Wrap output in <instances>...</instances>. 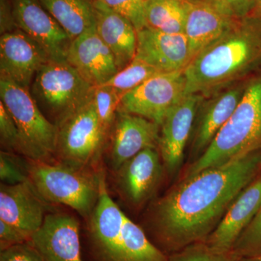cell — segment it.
<instances>
[{
	"mask_svg": "<svg viewBox=\"0 0 261 261\" xmlns=\"http://www.w3.org/2000/svg\"><path fill=\"white\" fill-rule=\"evenodd\" d=\"M29 161V180L46 202L68 206L86 219L90 217L99 197V173L92 176L62 163Z\"/></svg>",
	"mask_w": 261,
	"mask_h": 261,
	"instance_id": "52a82bcc",
	"label": "cell"
},
{
	"mask_svg": "<svg viewBox=\"0 0 261 261\" xmlns=\"http://www.w3.org/2000/svg\"><path fill=\"white\" fill-rule=\"evenodd\" d=\"M0 179L8 185H18L29 181L28 164L10 152H0Z\"/></svg>",
	"mask_w": 261,
	"mask_h": 261,
	"instance_id": "f1b7e54d",
	"label": "cell"
},
{
	"mask_svg": "<svg viewBox=\"0 0 261 261\" xmlns=\"http://www.w3.org/2000/svg\"><path fill=\"white\" fill-rule=\"evenodd\" d=\"M160 73H163L145 62L135 58L126 68L119 70L103 85L113 87L123 97V94Z\"/></svg>",
	"mask_w": 261,
	"mask_h": 261,
	"instance_id": "d4e9b609",
	"label": "cell"
},
{
	"mask_svg": "<svg viewBox=\"0 0 261 261\" xmlns=\"http://www.w3.org/2000/svg\"><path fill=\"white\" fill-rule=\"evenodd\" d=\"M252 14L257 15L261 18V0H255Z\"/></svg>",
	"mask_w": 261,
	"mask_h": 261,
	"instance_id": "d590c367",
	"label": "cell"
},
{
	"mask_svg": "<svg viewBox=\"0 0 261 261\" xmlns=\"http://www.w3.org/2000/svg\"><path fill=\"white\" fill-rule=\"evenodd\" d=\"M96 10L97 34L112 53L118 70L123 69L135 58L137 31L129 20L100 0L97 1Z\"/></svg>",
	"mask_w": 261,
	"mask_h": 261,
	"instance_id": "7402d4cb",
	"label": "cell"
},
{
	"mask_svg": "<svg viewBox=\"0 0 261 261\" xmlns=\"http://www.w3.org/2000/svg\"><path fill=\"white\" fill-rule=\"evenodd\" d=\"M43 6L74 40L95 27L97 0H39Z\"/></svg>",
	"mask_w": 261,
	"mask_h": 261,
	"instance_id": "603a6c76",
	"label": "cell"
},
{
	"mask_svg": "<svg viewBox=\"0 0 261 261\" xmlns=\"http://www.w3.org/2000/svg\"><path fill=\"white\" fill-rule=\"evenodd\" d=\"M162 171L157 148L144 149L117 170L118 188L130 203L140 205L153 193Z\"/></svg>",
	"mask_w": 261,
	"mask_h": 261,
	"instance_id": "ffe728a7",
	"label": "cell"
},
{
	"mask_svg": "<svg viewBox=\"0 0 261 261\" xmlns=\"http://www.w3.org/2000/svg\"><path fill=\"white\" fill-rule=\"evenodd\" d=\"M204 99L200 94H187L168 113L161 125L159 147L170 174H174L181 167L185 147Z\"/></svg>",
	"mask_w": 261,
	"mask_h": 261,
	"instance_id": "8fae6325",
	"label": "cell"
},
{
	"mask_svg": "<svg viewBox=\"0 0 261 261\" xmlns=\"http://www.w3.org/2000/svg\"><path fill=\"white\" fill-rule=\"evenodd\" d=\"M121 98V94L109 86H99L94 89V105L101 123L108 133L114 123Z\"/></svg>",
	"mask_w": 261,
	"mask_h": 261,
	"instance_id": "484cf974",
	"label": "cell"
},
{
	"mask_svg": "<svg viewBox=\"0 0 261 261\" xmlns=\"http://www.w3.org/2000/svg\"><path fill=\"white\" fill-rule=\"evenodd\" d=\"M0 97L18 127L20 151L29 161L48 162L56 154L58 126L46 118L30 91L0 76Z\"/></svg>",
	"mask_w": 261,
	"mask_h": 261,
	"instance_id": "8992f818",
	"label": "cell"
},
{
	"mask_svg": "<svg viewBox=\"0 0 261 261\" xmlns=\"http://www.w3.org/2000/svg\"><path fill=\"white\" fill-rule=\"evenodd\" d=\"M0 261H44L30 241L1 250Z\"/></svg>",
	"mask_w": 261,
	"mask_h": 261,
	"instance_id": "1f68e13d",
	"label": "cell"
},
{
	"mask_svg": "<svg viewBox=\"0 0 261 261\" xmlns=\"http://www.w3.org/2000/svg\"><path fill=\"white\" fill-rule=\"evenodd\" d=\"M260 171L261 151L184 178L154 205L158 242L173 254L205 241Z\"/></svg>",
	"mask_w": 261,
	"mask_h": 261,
	"instance_id": "6da1fadb",
	"label": "cell"
},
{
	"mask_svg": "<svg viewBox=\"0 0 261 261\" xmlns=\"http://www.w3.org/2000/svg\"><path fill=\"white\" fill-rule=\"evenodd\" d=\"M135 58L162 73L185 70L191 61L185 34H167L147 27L137 32Z\"/></svg>",
	"mask_w": 261,
	"mask_h": 261,
	"instance_id": "e0dca14e",
	"label": "cell"
},
{
	"mask_svg": "<svg viewBox=\"0 0 261 261\" xmlns=\"http://www.w3.org/2000/svg\"><path fill=\"white\" fill-rule=\"evenodd\" d=\"M56 154L62 164L84 169L97 157L108 132L92 100L72 113L58 126Z\"/></svg>",
	"mask_w": 261,
	"mask_h": 261,
	"instance_id": "ba28073f",
	"label": "cell"
},
{
	"mask_svg": "<svg viewBox=\"0 0 261 261\" xmlns=\"http://www.w3.org/2000/svg\"><path fill=\"white\" fill-rule=\"evenodd\" d=\"M168 261H244L234 252H218L204 242L185 247L183 250L168 255Z\"/></svg>",
	"mask_w": 261,
	"mask_h": 261,
	"instance_id": "4316f807",
	"label": "cell"
},
{
	"mask_svg": "<svg viewBox=\"0 0 261 261\" xmlns=\"http://www.w3.org/2000/svg\"><path fill=\"white\" fill-rule=\"evenodd\" d=\"M185 70L160 73L123 94L118 111L132 113L161 126L186 94Z\"/></svg>",
	"mask_w": 261,
	"mask_h": 261,
	"instance_id": "9c48e42d",
	"label": "cell"
},
{
	"mask_svg": "<svg viewBox=\"0 0 261 261\" xmlns=\"http://www.w3.org/2000/svg\"><path fill=\"white\" fill-rule=\"evenodd\" d=\"M118 14L129 20L136 30L145 28V7L147 0H100Z\"/></svg>",
	"mask_w": 261,
	"mask_h": 261,
	"instance_id": "f546056e",
	"label": "cell"
},
{
	"mask_svg": "<svg viewBox=\"0 0 261 261\" xmlns=\"http://www.w3.org/2000/svg\"><path fill=\"white\" fill-rule=\"evenodd\" d=\"M0 137L2 145L5 148L19 152L20 137L18 127L2 102H0Z\"/></svg>",
	"mask_w": 261,
	"mask_h": 261,
	"instance_id": "4dcf8cb0",
	"label": "cell"
},
{
	"mask_svg": "<svg viewBox=\"0 0 261 261\" xmlns=\"http://www.w3.org/2000/svg\"><path fill=\"white\" fill-rule=\"evenodd\" d=\"M246 80L205 98L199 108L192 152L201 155L226 124L243 97Z\"/></svg>",
	"mask_w": 261,
	"mask_h": 261,
	"instance_id": "d6986e66",
	"label": "cell"
},
{
	"mask_svg": "<svg viewBox=\"0 0 261 261\" xmlns=\"http://www.w3.org/2000/svg\"><path fill=\"white\" fill-rule=\"evenodd\" d=\"M46 202L30 180L0 187V220L32 238L45 219Z\"/></svg>",
	"mask_w": 261,
	"mask_h": 261,
	"instance_id": "9a60e30c",
	"label": "cell"
},
{
	"mask_svg": "<svg viewBox=\"0 0 261 261\" xmlns=\"http://www.w3.org/2000/svg\"><path fill=\"white\" fill-rule=\"evenodd\" d=\"M234 19L216 0H190L185 34L188 41L191 61L221 37Z\"/></svg>",
	"mask_w": 261,
	"mask_h": 261,
	"instance_id": "44dd1931",
	"label": "cell"
},
{
	"mask_svg": "<svg viewBox=\"0 0 261 261\" xmlns=\"http://www.w3.org/2000/svg\"><path fill=\"white\" fill-rule=\"evenodd\" d=\"M261 151V68L246 80L245 92L232 116L185 178L245 154Z\"/></svg>",
	"mask_w": 261,
	"mask_h": 261,
	"instance_id": "277c9868",
	"label": "cell"
},
{
	"mask_svg": "<svg viewBox=\"0 0 261 261\" xmlns=\"http://www.w3.org/2000/svg\"><path fill=\"white\" fill-rule=\"evenodd\" d=\"M260 68V17L250 14L234 19L185 68V94L211 97L246 80Z\"/></svg>",
	"mask_w": 261,
	"mask_h": 261,
	"instance_id": "7a4b0ae2",
	"label": "cell"
},
{
	"mask_svg": "<svg viewBox=\"0 0 261 261\" xmlns=\"http://www.w3.org/2000/svg\"><path fill=\"white\" fill-rule=\"evenodd\" d=\"M190 0H147V28L167 34H185Z\"/></svg>",
	"mask_w": 261,
	"mask_h": 261,
	"instance_id": "cb8c5ba5",
	"label": "cell"
},
{
	"mask_svg": "<svg viewBox=\"0 0 261 261\" xmlns=\"http://www.w3.org/2000/svg\"><path fill=\"white\" fill-rule=\"evenodd\" d=\"M47 53L20 29L0 37V76L30 90L37 70L49 61Z\"/></svg>",
	"mask_w": 261,
	"mask_h": 261,
	"instance_id": "7c38bea8",
	"label": "cell"
},
{
	"mask_svg": "<svg viewBox=\"0 0 261 261\" xmlns=\"http://www.w3.org/2000/svg\"><path fill=\"white\" fill-rule=\"evenodd\" d=\"M233 251L242 258H250L261 254V207L250 224L233 245Z\"/></svg>",
	"mask_w": 261,
	"mask_h": 261,
	"instance_id": "83f0119b",
	"label": "cell"
},
{
	"mask_svg": "<svg viewBox=\"0 0 261 261\" xmlns=\"http://www.w3.org/2000/svg\"><path fill=\"white\" fill-rule=\"evenodd\" d=\"M21 231L0 220V247L1 250L30 240Z\"/></svg>",
	"mask_w": 261,
	"mask_h": 261,
	"instance_id": "d6a6232c",
	"label": "cell"
},
{
	"mask_svg": "<svg viewBox=\"0 0 261 261\" xmlns=\"http://www.w3.org/2000/svg\"><path fill=\"white\" fill-rule=\"evenodd\" d=\"M88 219L89 240L96 260L168 261V255L111 198L102 171L99 173V197Z\"/></svg>",
	"mask_w": 261,
	"mask_h": 261,
	"instance_id": "3957f363",
	"label": "cell"
},
{
	"mask_svg": "<svg viewBox=\"0 0 261 261\" xmlns=\"http://www.w3.org/2000/svg\"><path fill=\"white\" fill-rule=\"evenodd\" d=\"M17 28L47 53L51 61H66L72 40L39 0H11Z\"/></svg>",
	"mask_w": 261,
	"mask_h": 261,
	"instance_id": "30bf717a",
	"label": "cell"
},
{
	"mask_svg": "<svg viewBox=\"0 0 261 261\" xmlns=\"http://www.w3.org/2000/svg\"><path fill=\"white\" fill-rule=\"evenodd\" d=\"M112 128L110 160L115 171L144 149L159 147L161 126L144 117L118 111Z\"/></svg>",
	"mask_w": 261,
	"mask_h": 261,
	"instance_id": "4fadbf2b",
	"label": "cell"
},
{
	"mask_svg": "<svg viewBox=\"0 0 261 261\" xmlns=\"http://www.w3.org/2000/svg\"><path fill=\"white\" fill-rule=\"evenodd\" d=\"M244 261H261V254L255 257H250V258H244Z\"/></svg>",
	"mask_w": 261,
	"mask_h": 261,
	"instance_id": "8d00e7d4",
	"label": "cell"
},
{
	"mask_svg": "<svg viewBox=\"0 0 261 261\" xmlns=\"http://www.w3.org/2000/svg\"><path fill=\"white\" fill-rule=\"evenodd\" d=\"M230 16L240 18L252 14L255 0H216Z\"/></svg>",
	"mask_w": 261,
	"mask_h": 261,
	"instance_id": "836d02e7",
	"label": "cell"
},
{
	"mask_svg": "<svg viewBox=\"0 0 261 261\" xmlns=\"http://www.w3.org/2000/svg\"><path fill=\"white\" fill-rule=\"evenodd\" d=\"M261 207V173L241 192L204 243L218 252L232 250Z\"/></svg>",
	"mask_w": 261,
	"mask_h": 261,
	"instance_id": "ac0fdd59",
	"label": "cell"
},
{
	"mask_svg": "<svg viewBox=\"0 0 261 261\" xmlns=\"http://www.w3.org/2000/svg\"><path fill=\"white\" fill-rule=\"evenodd\" d=\"M1 35L18 29L13 16L12 1L1 0Z\"/></svg>",
	"mask_w": 261,
	"mask_h": 261,
	"instance_id": "e575fe53",
	"label": "cell"
},
{
	"mask_svg": "<svg viewBox=\"0 0 261 261\" xmlns=\"http://www.w3.org/2000/svg\"><path fill=\"white\" fill-rule=\"evenodd\" d=\"M66 61L95 87L106 84L119 71L114 56L95 27L72 41Z\"/></svg>",
	"mask_w": 261,
	"mask_h": 261,
	"instance_id": "2e32d148",
	"label": "cell"
},
{
	"mask_svg": "<svg viewBox=\"0 0 261 261\" xmlns=\"http://www.w3.org/2000/svg\"><path fill=\"white\" fill-rule=\"evenodd\" d=\"M44 261H83L80 224L68 214H47L42 226L29 240Z\"/></svg>",
	"mask_w": 261,
	"mask_h": 261,
	"instance_id": "5bb4252c",
	"label": "cell"
},
{
	"mask_svg": "<svg viewBox=\"0 0 261 261\" xmlns=\"http://www.w3.org/2000/svg\"><path fill=\"white\" fill-rule=\"evenodd\" d=\"M94 89L68 62L49 60L37 70L29 91L43 114L58 126L92 100Z\"/></svg>",
	"mask_w": 261,
	"mask_h": 261,
	"instance_id": "5b68a950",
	"label": "cell"
}]
</instances>
